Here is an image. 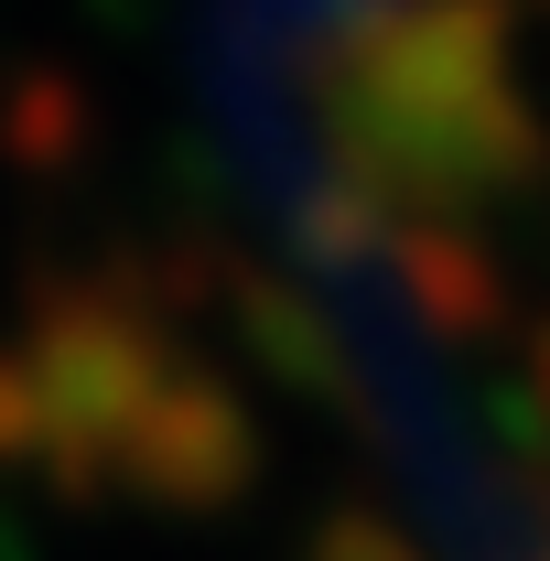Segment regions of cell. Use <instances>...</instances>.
Here are the masks:
<instances>
[{"label":"cell","instance_id":"cell-1","mask_svg":"<svg viewBox=\"0 0 550 561\" xmlns=\"http://www.w3.org/2000/svg\"><path fill=\"white\" fill-rule=\"evenodd\" d=\"M324 173L389 227H475L550 184L507 0H378L313 66Z\"/></svg>","mask_w":550,"mask_h":561},{"label":"cell","instance_id":"cell-2","mask_svg":"<svg viewBox=\"0 0 550 561\" xmlns=\"http://www.w3.org/2000/svg\"><path fill=\"white\" fill-rule=\"evenodd\" d=\"M184 346L162 335V313L130 280H55L33 291V335H22V389H33V465L66 496H98L140 411L173 389Z\"/></svg>","mask_w":550,"mask_h":561},{"label":"cell","instance_id":"cell-3","mask_svg":"<svg viewBox=\"0 0 550 561\" xmlns=\"http://www.w3.org/2000/svg\"><path fill=\"white\" fill-rule=\"evenodd\" d=\"M108 486L140 496V507H173V518H216V507H238V496L260 486V421L249 400L206 378L195 356L173 367V389L140 411V432L119 443V465H108Z\"/></svg>","mask_w":550,"mask_h":561},{"label":"cell","instance_id":"cell-4","mask_svg":"<svg viewBox=\"0 0 550 561\" xmlns=\"http://www.w3.org/2000/svg\"><path fill=\"white\" fill-rule=\"evenodd\" d=\"M389 280L411 291V313L432 335H496L518 313V280L475 227H400L389 238Z\"/></svg>","mask_w":550,"mask_h":561},{"label":"cell","instance_id":"cell-5","mask_svg":"<svg viewBox=\"0 0 550 561\" xmlns=\"http://www.w3.org/2000/svg\"><path fill=\"white\" fill-rule=\"evenodd\" d=\"M227 313H238V346L271 367L291 400H356V356H345V324H324L291 280L238 271L227 280Z\"/></svg>","mask_w":550,"mask_h":561},{"label":"cell","instance_id":"cell-6","mask_svg":"<svg viewBox=\"0 0 550 561\" xmlns=\"http://www.w3.org/2000/svg\"><path fill=\"white\" fill-rule=\"evenodd\" d=\"M302 561H421L378 507H324L313 518V540H302Z\"/></svg>","mask_w":550,"mask_h":561},{"label":"cell","instance_id":"cell-7","mask_svg":"<svg viewBox=\"0 0 550 561\" xmlns=\"http://www.w3.org/2000/svg\"><path fill=\"white\" fill-rule=\"evenodd\" d=\"M33 389H22V356H0V465H33Z\"/></svg>","mask_w":550,"mask_h":561},{"label":"cell","instance_id":"cell-8","mask_svg":"<svg viewBox=\"0 0 550 561\" xmlns=\"http://www.w3.org/2000/svg\"><path fill=\"white\" fill-rule=\"evenodd\" d=\"M529 400L550 411V324H540V346H529Z\"/></svg>","mask_w":550,"mask_h":561}]
</instances>
